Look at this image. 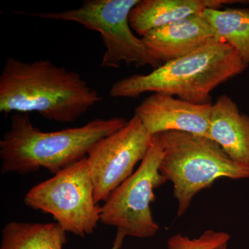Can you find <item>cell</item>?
<instances>
[{
	"label": "cell",
	"mask_w": 249,
	"mask_h": 249,
	"mask_svg": "<svg viewBox=\"0 0 249 249\" xmlns=\"http://www.w3.org/2000/svg\"><path fill=\"white\" fill-rule=\"evenodd\" d=\"M213 27L217 40L231 46L249 65V9H208L201 14Z\"/></svg>",
	"instance_id": "5bb4252c"
},
{
	"label": "cell",
	"mask_w": 249,
	"mask_h": 249,
	"mask_svg": "<svg viewBox=\"0 0 249 249\" xmlns=\"http://www.w3.org/2000/svg\"><path fill=\"white\" fill-rule=\"evenodd\" d=\"M127 122L122 117L95 119L81 127L44 132L29 114L14 113L0 141L1 173L27 175L45 168L55 175L86 157L96 142Z\"/></svg>",
	"instance_id": "7a4b0ae2"
},
{
	"label": "cell",
	"mask_w": 249,
	"mask_h": 249,
	"mask_svg": "<svg viewBox=\"0 0 249 249\" xmlns=\"http://www.w3.org/2000/svg\"><path fill=\"white\" fill-rule=\"evenodd\" d=\"M246 3H247V4H248L249 5V1H246Z\"/></svg>",
	"instance_id": "ac0fdd59"
},
{
	"label": "cell",
	"mask_w": 249,
	"mask_h": 249,
	"mask_svg": "<svg viewBox=\"0 0 249 249\" xmlns=\"http://www.w3.org/2000/svg\"><path fill=\"white\" fill-rule=\"evenodd\" d=\"M237 0H139L131 11L129 25L143 37L154 29L169 25L206 9H221L223 5L242 2Z\"/></svg>",
	"instance_id": "7c38bea8"
},
{
	"label": "cell",
	"mask_w": 249,
	"mask_h": 249,
	"mask_svg": "<svg viewBox=\"0 0 249 249\" xmlns=\"http://www.w3.org/2000/svg\"><path fill=\"white\" fill-rule=\"evenodd\" d=\"M157 135L163 152L160 171L165 181L173 183L178 217L217 178H249V165L233 161L212 139L178 131Z\"/></svg>",
	"instance_id": "277c9868"
},
{
	"label": "cell",
	"mask_w": 249,
	"mask_h": 249,
	"mask_svg": "<svg viewBox=\"0 0 249 249\" xmlns=\"http://www.w3.org/2000/svg\"><path fill=\"white\" fill-rule=\"evenodd\" d=\"M139 0H85L77 9L60 12H15L51 20L73 22L100 33L106 50L101 67L117 69L121 64L137 67L149 65L158 68L142 37H137L129 25L131 11Z\"/></svg>",
	"instance_id": "5b68a950"
},
{
	"label": "cell",
	"mask_w": 249,
	"mask_h": 249,
	"mask_svg": "<svg viewBox=\"0 0 249 249\" xmlns=\"http://www.w3.org/2000/svg\"><path fill=\"white\" fill-rule=\"evenodd\" d=\"M102 100L78 72L49 60L5 61L0 74V112H37L49 121L72 123Z\"/></svg>",
	"instance_id": "6da1fadb"
},
{
	"label": "cell",
	"mask_w": 249,
	"mask_h": 249,
	"mask_svg": "<svg viewBox=\"0 0 249 249\" xmlns=\"http://www.w3.org/2000/svg\"><path fill=\"white\" fill-rule=\"evenodd\" d=\"M212 104H195L154 93L136 107L134 114L152 135L178 131L209 138Z\"/></svg>",
	"instance_id": "9c48e42d"
},
{
	"label": "cell",
	"mask_w": 249,
	"mask_h": 249,
	"mask_svg": "<svg viewBox=\"0 0 249 249\" xmlns=\"http://www.w3.org/2000/svg\"><path fill=\"white\" fill-rule=\"evenodd\" d=\"M24 202L50 214L65 232L79 237L93 233L101 222L87 157L33 187Z\"/></svg>",
	"instance_id": "8992f818"
},
{
	"label": "cell",
	"mask_w": 249,
	"mask_h": 249,
	"mask_svg": "<svg viewBox=\"0 0 249 249\" xmlns=\"http://www.w3.org/2000/svg\"><path fill=\"white\" fill-rule=\"evenodd\" d=\"M209 138L233 161L249 165V116L240 112L230 96H219L211 107Z\"/></svg>",
	"instance_id": "8fae6325"
},
{
	"label": "cell",
	"mask_w": 249,
	"mask_h": 249,
	"mask_svg": "<svg viewBox=\"0 0 249 249\" xmlns=\"http://www.w3.org/2000/svg\"><path fill=\"white\" fill-rule=\"evenodd\" d=\"M66 233L57 223L14 221L1 231L0 249H63Z\"/></svg>",
	"instance_id": "4fadbf2b"
},
{
	"label": "cell",
	"mask_w": 249,
	"mask_h": 249,
	"mask_svg": "<svg viewBox=\"0 0 249 249\" xmlns=\"http://www.w3.org/2000/svg\"><path fill=\"white\" fill-rule=\"evenodd\" d=\"M153 135L135 114L119 130L94 144L87 156L96 203L105 201L134 173L151 145Z\"/></svg>",
	"instance_id": "ba28073f"
},
{
	"label": "cell",
	"mask_w": 249,
	"mask_h": 249,
	"mask_svg": "<svg viewBox=\"0 0 249 249\" xmlns=\"http://www.w3.org/2000/svg\"><path fill=\"white\" fill-rule=\"evenodd\" d=\"M163 147L157 134L139 168L109 195L101 207V222L114 227L124 235L153 237L160 226L152 216L150 204L155 190L165 182L160 171Z\"/></svg>",
	"instance_id": "52a82bcc"
},
{
	"label": "cell",
	"mask_w": 249,
	"mask_h": 249,
	"mask_svg": "<svg viewBox=\"0 0 249 249\" xmlns=\"http://www.w3.org/2000/svg\"><path fill=\"white\" fill-rule=\"evenodd\" d=\"M142 39L160 65L183 58L218 40L213 29L201 14L154 29Z\"/></svg>",
	"instance_id": "30bf717a"
},
{
	"label": "cell",
	"mask_w": 249,
	"mask_h": 249,
	"mask_svg": "<svg viewBox=\"0 0 249 249\" xmlns=\"http://www.w3.org/2000/svg\"><path fill=\"white\" fill-rule=\"evenodd\" d=\"M231 235L227 232L207 230L199 237L191 239L178 233L168 241V249H216L219 246L229 243Z\"/></svg>",
	"instance_id": "9a60e30c"
},
{
	"label": "cell",
	"mask_w": 249,
	"mask_h": 249,
	"mask_svg": "<svg viewBox=\"0 0 249 249\" xmlns=\"http://www.w3.org/2000/svg\"><path fill=\"white\" fill-rule=\"evenodd\" d=\"M247 67L231 46L216 40L147 74L117 80L109 94L114 98H134L153 92L195 104H210L213 90L242 73Z\"/></svg>",
	"instance_id": "3957f363"
},
{
	"label": "cell",
	"mask_w": 249,
	"mask_h": 249,
	"mask_svg": "<svg viewBox=\"0 0 249 249\" xmlns=\"http://www.w3.org/2000/svg\"><path fill=\"white\" fill-rule=\"evenodd\" d=\"M126 236L122 232L117 231L116 232V237L114 239V244H113L112 248L111 249H120L124 243V239Z\"/></svg>",
	"instance_id": "2e32d148"
},
{
	"label": "cell",
	"mask_w": 249,
	"mask_h": 249,
	"mask_svg": "<svg viewBox=\"0 0 249 249\" xmlns=\"http://www.w3.org/2000/svg\"><path fill=\"white\" fill-rule=\"evenodd\" d=\"M216 249H228V243L224 244V245L219 246V247H217Z\"/></svg>",
	"instance_id": "e0dca14e"
}]
</instances>
